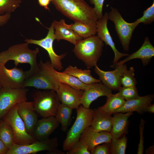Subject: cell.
Returning <instances> with one entry per match:
<instances>
[{
    "mask_svg": "<svg viewBox=\"0 0 154 154\" xmlns=\"http://www.w3.org/2000/svg\"><path fill=\"white\" fill-rule=\"evenodd\" d=\"M56 9L74 22L96 24L98 20L94 8L84 0H53Z\"/></svg>",
    "mask_w": 154,
    "mask_h": 154,
    "instance_id": "cell-1",
    "label": "cell"
},
{
    "mask_svg": "<svg viewBox=\"0 0 154 154\" xmlns=\"http://www.w3.org/2000/svg\"><path fill=\"white\" fill-rule=\"evenodd\" d=\"M38 64V69L27 76L22 88L32 87L56 91L60 83L58 78L57 71L50 61L44 62L41 60Z\"/></svg>",
    "mask_w": 154,
    "mask_h": 154,
    "instance_id": "cell-2",
    "label": "cell"
},
{
    "mask_svg": "<svg viewBox=\"0 0 154 154\" xmlns=\"http://www.w3.org/2000/svg\"><path fill=\"white\" fill-rule=\"evenodd\" d=\"M27 42L14 45L7 50L0 52V64L5 65L9 60L14 61L16 66L20 63L29 64L30 69L26 71L27 75L31 74L38 68L37 60L39 52L38 48L31 50Z\"/></svg>",
    "mask_w": 154,
    "mask_h": 154,
    "instance_id": "cell-3",
    "label": "cell"
},
{
    "mask_svg": "<svg viewBox=\"0 0 154 154\" xmlns=\"http://www.w3.org/2000/svg\"><path fill=\"white\" fill-rule=\"evenodd\" d=\"M104 45L97 36L93 35L78 41L74 45L73 51L89 69L97 65Z\"/></svg>",
    "mask_w": 154,
    "mask_h": 154,
    "instance_id": "cell-4",
    "label": "cell"
},
{
    "mask_svg": "<svg viewBox=\"0 0 154 154\" xmlns=\"http://www.w3.org/2000/svg\"><path fill=\"white\" fill-rule=\"evenodd\" d=\"M76 110L75 120L68 131L63 143L64 151L69 150L76 142L79 141L80 136L84 130L91 126L93 110L84 107L80 105Z\"/></svg>",
    "mask_w": 154,
    "mask_h": 154,
    "instance_id": "cell-5",
    "label": "cell"
},
{
    "mask_svg": "<svg viewBox=\"0 0 154 154\" xmlns=\"http://www.w3.org/2000/svg\"><path fill=\"white\" fill-rule=\"evenodd\" d=\"M32 102L35 110L42 117L55 116L60 103L56 91L52 90L35 91Z\"/></svg>",
    "mask_w": 154,
    "mask_h": 154,
    "instance_id": "cell-6",
    "label": "cell"
},
{
    "mask_svg": "<svg viewBox=\"0 0 154 154\" xmlns=\"http://www.w3.org/2000/svg\"><path fill=\"white\" fill-rule=\"evenodd\" d=\"M3 120L8 123L12 128L14 143L25 145L37 140L27 131L25 123L17 112V104L9 111Z\"/></svg>",
    "mask_w": 154,
    "mask_h": 154,
    "instance_id": "cell-7",
    "label": "cell"
},
{
    "mask_svg": "<svg viewBox=\"0 0 154 154\" xmlns=\"http://www.w3.org/2000/svg\"><path fill=\"white\" fill-rule=\"evenodd\" d=\"M108 18L114 24L116 31L123 50H129V45L133 33L139 25L135 21L129 23L125 21L117 8L111 7Z\"/></svg>",
    "mask_w": 154,
    "mask_h": 154,
    "instance_id": "cell-8",
    "label": "cell"
},
{
    "mask_svg": "<svg viewBox=\"0 0 154 154\" xmlns=\"http://www.w3.org/2000/svg\"><path fill=\"white\" fill-rule=\"evenodd\" d=\"M28 91L25 88L12 89L2 87L0 90V120L15 105L27 101Z\"/></svg>",
    "mask_w": 154,
    "mask_h": 154,
    "instance_id": "cell-9",
    "label": "cell"
},
{
    "mask_svg": "<svg viewBox=\"0 0 154 154\" xmlns=\"http://www.w3.org/2000/svg\"><path fill=\"white\" fill-rule=\"evenodd\" d=\"M59 145L58 139L53 137L45 140H36L27 144L20 145L14 143L7 154H35L39 152L52 151L57 148Z\"/></svg>",
    "mask_w": 154,
    "mask_h": 154,
    "instance_id": "cell-10",
    "label": "cell"
},
{
    "mask_svg": "<svg viewBox=\"0 0 154 154\" xmlns=\"http://www.w3.org/2000/svg\"><path fill=\"white\" fill-rule=\"evenodd\" d=\"M48 33L44 38L38 40L26 38L25 41L29 44L39 46L46 50L48 54L52 66L55 70H60L63 68L61 60L66 54L64 53L58 55L55 52L53 46V42L55 40L54 29L51 24L50 27L48 28Z\"/></svg>",
    "mask_w": 154,
    "mask_h": 154,
    "instance_id": "cell-11",
    "label": "cell"
},
{
    "mask_svg": "<svg viewBox=\"0 0 154 154\" xmlns=\"http://www.w3.org/2000/svg\"><path fill=\"white\" fill-rule=\"evenodd\" d=\"M27 77L26 71L16 66L11 69L0 64V84L2 87L23 88Z\"/></svg>",
    "mask_w": 154,
    "mask_h": 154,
    "instance_id": "cell-12",
    "label": "cell"
},
{
    "mask_svg": "<svg viewBox=\"0 0 154 154\" xmlns=\"http://www.w3.org/2000/svg\"><path fill=\"white\" fill-rule=\"evenodd\" d=\"M113 70L105 71L100 69L97 65L95 66L94 72L99 77L101 82L112 90L119 91L121 87L120 78L122 74L127 68L125 64L116 65Z\"/></svg>",
    "mask_w": 154,
    "mask_h": 154,
    "instance_id": "cell-13",
    "label": "cell"
},
{
    "mask_svg": "<svg viewBox=\"0 0 154 154\" xmlns=\"http://www.w3.org/2000/svg\"><path fill=\"white\" fill-rule=\"evenodd\" d=\"M108 19V13L106 12L102 19L98 20L96 23L97 33V36L105 42L106 45L109 46L113 50L114 57L113 60V64L112 65H114L119 61L120 58L124 56H127L129 54L126 53L120 52L116 48L108 29L107 23Z\"/></svg>",
    "mask_w": 154,
    "mask_h": 154,
    "instance_id": "cell-14",
    "label": "cell"
},
{
    "mask_svg": "<svg viewBox=\"0 0 154 154\" xmlns=\"http://www.w3.org/2000/svg\"><path fill=\"white\" fill-rule=\"evenodd\" d=\"M83 91L60 82L56 92L61 103L73 109H77L81 105L80 101Z\"/></svg>",
    "mask_w": 154,
    "mask_h": 154,
    "instance_id": "cell-15",
    "label": "cell"
},
{
    "mask_svg": "<svg viewBox=\"0 0 154 154\" xmlns=\"http://www.w3.org/2000/svg\"><path fill=\"white\" fill-rule=\"evenodd\" d=\"M112 137L110 132L97 131L91 126L87 128L81 135L79 140L87 147L90 152L96 145L105 143H110Z\"/></svg>",
    "mask_w": 154,
    "mask_h": 154,
    "instance_id": "cell-16",
    "label": "cell"
},
{
    "mask_svg": "<svg viewBox=\"0 0 154 154\" xmlns=\"http://www.w3.org/2000/svg\"><path fill=\"white\" fill-rule=\"evenodd\" d=\"M112 94V90L101 82L88 84L87 88L83 91L81 104L84 107L89 108L92 102L99 97H107Z\"/></svg>",
    "mask_w": 154,
    "mask_h": 154,
    "instance_id": "cell-17",
    "label": "cell"
},
{
    "mask_svg": "<svg viewBox=\"0 0 154 154\" xmlns=\"http://www.w3.org/2000/svg\"><path fill=\"white\" fill-rule=\"evenodd\" d=\"M59 124L55 116L42 117L38 119L32 135L37 140L47 139Z\"/></svg>",
    "mask_w": 154,
    "mask_h": 154,
    "instance_id": "cell-18",
    "label": "cell"
},
{
    "mask_svg": "<svg viewBox=\"0 0 154 154\" xmlns=\"http://www.w3.org/2000/svg\"><path fill=\"white\" fill-rule=\"evenodd\" d=\"M17 106V112L25 123L27 131L32 135L38 120L32 102H23Z\"/></svg>",
    "mask_w": 154,
    "mask_h": 154,
    "instance_id": "cell-19",
    "label": "cell"
},
{
    "mask_svg": "<svg viewBox=\"0 0 154 154\" xmlns=\"http://www.w3.org/2000/svg\"><path fill=\"white\" fill-rule=\"evenodd\" d=\"M154 56V47L151 43L149 38L145 37L144 42L140 48L137 51L128 56L123 60L118 61L111 67L123 65L125 62L135 59H140L143 66L147 65L151 58Z\"/></svg>",
    "mask_w": 154,
    "mask_h": 154,
    "instance_id": "cell-20",
    "label": "cell"
},
{
    "mask_svg": "<svg viewBox=\"0 0 154 154\" xmlns=\"http://www.w3.org/2000/svg\"><path fill=\"white\" fill-rule=\"evenodd\" d=\"M154 98L153 94H150L143 96H139L133 100H125L123 105L116 110L114 114L119 112L125 113L136 112L140 114H143L145 112L146 107L151 104Z\"/></svg>",
    "mask_w": 154,
    "mask_h": 154,
    "instance_id": "cell-21",
    "label": "cell"
},
{
    "mask_svg": "<svg viewBox=\"0 0 154 154\" xmlns=\"http://www.w3.org/2000/svg\"><path fill=\"white\" fill-rule=\"evenodd\" d=\"M113 114V116L112 117V127L110 133L112 138H119L127 133L128 119L133 113L119 112Z\"/></svg>",
    "mask_w": 154,
    "mask_h": 154,
    "instance_id": "cell-22",
    "label": "cell"
},
{
    "mask_svg": "<svg viewBox=\"0 0 154 154\" xmlns=\"http://www.w3.org/2000/svg\"><path fill=\"white\" fill-rule=\"evenodd\" d=\"M66 23L65 20L63 19L59 21L54 20L52 23L51 24L55 30V39L58 41L61 40H66L75 45L78 41L83 38L66 27Z\"/></svg>",
    "mask_w": 154,
    "mask_h": 154,
    "instance_id": "cell-23",
    "label": "cell"
},
{
    "mask_svg": "<svg viewBox=\"0 0 154 154\" xmlns=\"http://www.w3.org/2000/svg\"><path fill=\"white\" fill-rule=\"evenodd\" d=\"M111 115L100 107L93 110V115L91 126L97 131H106L110 132L112 127Z\"/></svg>",
    "mask_w": 154,
    "mask_h": 154,
    "instance_id": "cell-24",
    "label": "cell"
},
{
    "mask_svg": "<svg viewBox=\"0 0 154 154\" xmlns=\"http://www.w3.org/2000/svg\"><path fill=\"white\" fill-rule=\"evenodd\" d=\"M78 78L83 83L88 84L95 83H101L100 79L94 78L89 70H82L78 68L76 66H69L63 71Z\"/></svg>",
    "mask_w": 154,
    "mask_h": 154,
    "instance_id": "cell-25",
    "label": "cell"
},
{
    "mask_svg": "<svg viewBox=\"0 0 154 154\" xmlns=\"http://www.w3.org/2000/svg\"><path fill=\"white\" fill-rule=\"evenodd\" d=\"M66 25L83 38L95 35L97 32L96 24H88L76 21L70 25L66 23Z\"/></svg>",
    "mask_w": 154,
    "mask_h": 154,
    "instance_id": "cell-26",
    "label": "cell"
},
{
    "mask_svg": "<svg viewBox=\"0 0 154 154\" xmlns=\"http://www.w3.org/2000/svg\"><path fill=\"white\" fill-rule=\"evenodd\" d=\"M73 109L62 103L58 107L55 117L60 124L61 129L63 132L67 131L70 123Z\"/></svg>",
    "mask_w": 154,
    "mask_h": 154,
    "instance_id": "cell-27",
    "label": "cell"
},
{
    "mask_svg": "<svg viewBox=\"0 0 154 154\" xmlns=\"http://www.w3.org/2000/svg\"><path fill=\"white\" fill-rule=\"evenodd\" d=\"M125 101V100L120 96L117 93L112 94L107 97L106 103L100 107L107 113L112 115L116 110L121 107Z\"/></svg>",
    "mask_w": 154,
    "mask_h": 154,
    "instance_id": "cell-28",
    "label": "cell"
},
{
    "mask_svg": "<svg viewBox=\"0 0 154 154\" xmlns=\"http://www.w3.org/2000/svg\"><path fill=\"white\" fill-rule=\"evenodd\" d=\"M57 77L59 82L66 84L76 89L84 91L88 87V84H85L74 76L64 72L56 71Z\"/></svg>",
    "mask_w": 154,
    "mask_h": 154,
    "instance_id": "cell-29",
    "label": "cell"
},
{
    "mask_svg": "<svg viewBox=\"0 0 154 154\" xmlns=\"http://www.w3.org/2000/svg\"><path fill=\"white\" fill-rule=\"evenodd\" d=\"M0 139L9 149L14 143L12 128L8 123L3 119L0 123Z\"/></svg>",
    "mask_w": 154,
    "mask_h": 154,
    "instance_id": "cell-30",
    "label": "cell"
},
{
    "mask_svg": "<svg viewBox=\"0 0 154 154\" xmlns=\"http://www.w3.org/2000/svg\"><path fill=\"white\" fill-rule=\"evenodd\" d=\"M127 141L125 135L119 138H112L109 143L110 154H125Z\"/></svg>",
    "mask_w": 154,
    "mask_h": 154,
    "instance_id": "cell-31",
    "label": "cell"
},
{
    "mask_svg": "<svg viewBox=\"0 0 154 154\" xmlns=\"http://www.w3.org/2000/svg\"><path fill=\"white\" fill-rule=\"evenodd\" d=\"M21 0H0V15L11 14L20 5Z\"/></svg>",
    "mask_w": 154,
    "mask_h": 154,
    "instance_id": "cell-32",
    "label": "cell"
},
{
    "mask_svg": "<svg viewBox=\"0 0 154 154\" xmlns=\"http://www.w3.org/2000/svg\"><path fill=\"white\" fill-rule=\"evenodd\" d=\"M135 70L133 67L129 69L127 68L123 71L120 78V83L123 86L128 87L136 86L137 84L135 77Z\"/></svg>",
    "mask_w": 154,
    "mask_h": 154,
    "instance_id": "cell-33",
    "label": "cell"
},
{
    "mask_svg": "<svg viewBox=\"0 0 154 154\" xmlns=\"http://www.w3.org/2000/svg\"><path fill=\"white\" fill-rule=\"evenodd\" d=\"M118 91L117 94L125 100H133L139 96L135 86H121Z\"/></svg>",
    "mask_w": 154,
    "mask_h": 154,
    "instance_id": "cell-34",
    "label": "cell"
},
{
    "mask_svg": "<svg viewBox=\"0 0 154 154\" xmlns=\"http://www.w3.org/2000/svg\"><path fill=\"white\" fill-rule=\"evenodd\" d=\"M154 21V1L152 5L143 12V15L137 19L136 22L138 24L142 23L144 24H149Z\"/></svg>",
    "mask_w": 154,
    "mask_h": 154,
    "instance_id": "cell-35",
    "label": "cell"
},
{
    "mask_svg": "<svg viewBox=\"0 0 154 154\" xmlns=\"http://www.w3.org/2000/svg\"><path fill=\"white\" fill-rule=\"evenodd\" d=\"M67 154H90L87 147L80 140L75 143L66 152Z\"/></svg>",
    "mask_w": 154,
    "mask_h": 154,
    "instance_id": "cell-36",
    "label": "cell"
},
{
    "mask_svg": "<svg viewBox=\"0 0 154 154\" xmlns=\"http://www.w3.org/2000/svg\"><path fill=\"white\" fill-rule=\"evenodd\" d=\"M145 123V121L143 119H141L139 125L140 139L137 152V154H143V153L144 148L143 133Z\"/></svg>",
    "mask_w": 154,
    "mask_h": 154,
    "instance_id": "cell-37",
    "label": "cell"
},
{
    "mask_svg": "<svg viewBox=\"0 0 154 154\" xmlns=\"http://www.w3.org/2000/svg\"><path fill=\"white\" fill-rule=\"evenodd\" d=\"M91 154H110L109 143H105L96 146L90 152Z\"/></svg>",
    "mask_w": 154,
    "mask_h": 154,
    "instance_id": "cell-38",
    "label": "cell"
},
{
    "mask_svg": "<svg viewBox=\"0 0 154 154\" xmlns=\"http://www.w3.org/2000/svg\"><path fill=\"white\" fill-rule=\"evenodd\" d=\"M92 4L94 5V7L98 19L102 18L103 8L105 0H90Z\"/></svg>",
    "mask_w": 154,
    "mask_h": 154,
    "instance_id": "cell-39",
    "label": "cell"
},
{
    "mask_svg": "<svg viewBox=\"0 0 154 154\" xmlns=\"http://www.w3.org/2000/svg\"><path fill=\"white\" fill-rule=\"evenodd\" d=\"M11 17V14L7 13L0 15V27L5 25L9 20Z\"/></svg>",
    "mask_w": 154,
    "mask_h": 154,
    "instance_id": "cell-40",
    "label": "cell"
},
{
    "mask_svg": "<svg viewBox=\"0 0 154 154\" xmlns=\"http://www.w3.org/2000/svg\"><path fill=\"white\" fill-rule=\"evenodd\" d=\"M40 6L43 7L46 10L50 11L48 6L50 1V0H38Z\"/></svg>",
    "mask_w": 154,
    "mask_h": 154,
    "instance_id": "cell-41",
    "label": "cell"
},
{
    "mask_svg": "<svg viewBox=\"0 0 154 154\" xmlns=\"http://www.w3.org/2000/svg\"><path fill=\"white\" fill-rule=\"evenodd\" d=\"M8 149L0 139V154H7Z\"/></svg>",
    "mask_w": 154,
    "mask_h": 154,
    "instance_id": "cell-42",
    "label": "cell"
},
{
    "mask_svg": "<svg viewBox=\"0 0 154 154\" xmlns=\"http://www.w3.org/2000/svg\"><path fill=\"white\" fill-rule=\"evenodd\" d=\"M145 112L153 114L154 113V104H151L148 106L145 110Z\"/></svg>",
    "mask_w": 154,
    "mask_h": 154,
    "instance_id": "cell-43",
    "label": "cell"
},
{
    "mask_svg": "<svg viewBox=\"0 0 154 154\" xmlns=\"http://www.w3.org/2000/svg\"><path fill=\"white\" fill-rule=\"evenodd\" d=\"M47 154H64V152L58 149L57 148L50 151H48Z\"/></svg>",
    "mask_w": 154,
    "mask_h": 154,
    "instance_id": "cell-44",
    "label": "cell"
},
{
    "mask_svg": "<svg viewBox=\"0 0 154 154\" xmlns=\"http://www.w3.org/2000/svg\"><path fill=\"white\" fill-rule=\"evenodd\" d=\"M154 145L150 146L148 148L146 149L145 154H153L154 153Z\"/></svg>",
    "mask_w": 154,
    "mask_h": 154,
    "instance_id": "cell-45",
    "label": "cell"
},
{
    "mask_svg": "<svg viewBox=\"0 0 154 154\" xmlns=\"http://www.w3.org/2000/svg\"><path fill=\"white\" fill-rule=\"evenodd\" d=\"M2 88V86L0 84V90Z\"/></svg>",
    "mask_w": 154,
    "mask_h": 154,
    "instance_id": "cell-46",
    "label": "cell"
},
{
    "mask_svg": "<svg viewBox=\"0 0 154 154\" xmlns=\"http://www.w3.org/2000/svg\"><path fill=\"white\" fill-rule=\"evenodd\" d=\"M1 120H2V119L0 120V122H1Z\"/></svg>",
    "mask_w": 154,
    "mask_h": 154,
    "instance_id": "cell-47",
    "label": "cell"
},
{
    "mask_svg": "<svg viewBox=\"0 0 154 154\" xmlns=\"http://www.w3.org/2000/svg\"><path fill=\"white\" fill-rule=\"evenodd\" d=\"M52 0H50V1H52Z\"/></svg>",
    "mask_w": 154,
    "mask_h": 154,
    "instance_id": "cell-48",
    "label": "cell"
}]
</instances>
